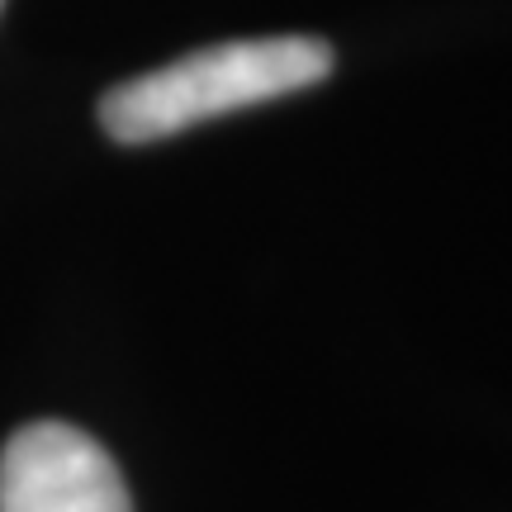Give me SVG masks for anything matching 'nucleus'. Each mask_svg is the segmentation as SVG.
<instances>
[{"label": "nucleus", "instance_id": "nucleus-1", "mask_svg": "<svg viewBox=\"0 0 512 512\" xmlns=\"http://www.w3.org/2000/svg\"><path fill=\"white\" fill-rule=\"evenodd\" d=\"M328 72L332 48L309 34L233 38L114 86L100 100V124L114 143H157L195 124H209L219 114L309 91L328 81Z\"/></svg>", "mask_w": 512, "mask_h": 512}, {"label": "nucleus", "instance_id": "nucleus-3", "mask_svg": "<svg viewBox=\"0 0 512 512\" xmlns=\"http://www.w3.org/2000/svg\"><path fill=\"white\" fill-rule=\"evenodd\" d=\"M0 5H5V0H0Z\"/></svg>", "mask_w": 512, "mask_h": 512}, {"label": "nucleus", "instance_id": "nucleus-2", "mask_svg": "<svg viewBox=\"0 0 512 512\" xmlns=\"http://www.w3.org/2000/svg\"><path fill=\"white\" fill-rule=\"evenodd\" d=\"M0 512H133L110 451L72 422H29L0 451Z\"/></svg>", "mask_w": 512, "mask_h": 512}]
</instances>
